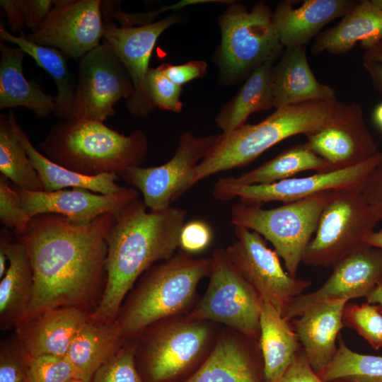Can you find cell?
<instances>
[{
    "instance_id": "db71d44e",
    "label": "cell",
    "mask_w": 382,
    "mask_h": 382,
    "mask_svg": "<svg viewBox=\"0 0 382 382\" xmlns=\"http://www.w3.org/2000/svg\"><path fill=\"white\" fill-rule=\"evenodd\" d=\"M364 243L366 245L382 249V229L372 231L366 237Z\"/></svg>"
},
{
    "instance_id": "ba28073f",
    "label": "cell",
    "mask_w": 382,
    "mask_h": 382,
    "mask_svg": "<svg viewBox=\"0 0 382 382\" xmlns=\"http://www.w3.org/2000/svg\"><path fill=\"white\" fill-rule=\"evenodd\" d=\"M331 190L268 209L239 202L231 208V222L234 226L254 231L270 241L283 260L286 272L296 277Z\"/></svg>"
},
{
    "instance_id": "d6a6232c",
    "label": "cell",
    "mask_w": 382,
    "mask_h": 382,
    "mask_svg": "<svg viewBox=\"0 0 382 382\" xmlns=\"http://www.w3.org/2000/svg\"><path fill=\"white\" fill-rule=\"evenodd\" d=\"M306 170L331 171L330 166L305 143L291 146L260 166L235 177H224L236 185H267Z\"/></svg>"
},
{
    "instance_id": "6f0895ef",
    "label": "cell",
    "mask_w": 382,
    "mask_h": 382,
    "mask_svg": "<svg viewBox=\"0 0 382 382\" xmlns=\"http://www.w3.org/2000/svg\"><path fill=\"white\" fill-rule=\"evenodd\" d=\"M68 382H83V381L78 378H74Z\"/></svg>"
},
{
    "instance_id": "83f0119b",
    "label": "cell",
    "mask_w": 382,
    "mask_h": 382,
    "mask_svg": "<svg viewBox=\"0 0 382 382\" xmlns=\"http://www.w3.org/2000/svg\"><path fill=\"white\" fill-rule=\"evenodd\" d=\"M8 115L16 137L26 151L30 161L39 176L43 191L53 192L66 187H78L96 193L111 195L123 188L116 183V180L120 178L116 174L85 175L52 161L34 147L17 122L12 110Z\"/></svg>"
},
{
    "instance_id": "8fae6325",
    "label": "cell",
    "mask_w": 382,
    "mask_h": 382,
    "mask_svg": "<svg viewBox=\"0 0 382 382\" xmlns=\"http://www.w3.org/2000/svg\"><path fill=\"white\" fill-rule=\"evenodd\" d=\"M234 233L236 241L225 248L228 258L261 299L283 316L291 301L303 294L311 282L289 275L279 255L258 233L240 226H234Z\"/></svg>"
},
{
    "instance_id": "ffe728a7",
    "label": "cell",
    "mask_w": 382,
    "mask_h": 382,
    "mask_svg": "<svg viewBox=\"0 0 382 382\" xmlns=\"http://www.w3.org/2000/svg\"><path fill=\"white\" fill-rule=\"evenodd\" d=\"M89 316L75 307L47 308L21 320L15 333L30 357H65Z\"/></svg>"
},
{
    "instance_id": "52a82bcc",
    "label": "cell",
    "mask_w": 382,
    "mask_h": 382,
    "mask_svg": "<svg viewBox=\"0 0 382 382\" xmlns=\"http://www.w3.org/2000/svg\"><path fill=\"white\" fill-rule=\"evenodd\" d=\"M221 41L218 53L220 79L232 84L250 76L262 64L276 60L284 47L263 1L248 11L233 4L219 18Z\"/></svg>"
},
{
    "instance_id": "f907efd6",
    "label": "cell",
    "mask_w": 382,
    "mask_h": 382,
    "mask_svg": "<svg viewBox=\"0 0 382 382\" xmlns=\"http://www.w3.org/2000/svg\"><path fill=\"white\" fill-rule=\"evenodd\" d=\"M363 61L373 62L382 64V39L365 50L363 55Z\"/></svg>"
},
{
    "instance_id": "8992f818",
    "label": "cell",
    "mask_w": 382,
    "mask_h": 382,
    "mask_svg": "<svg viewBox=\"0 0 382 382\" xmlns=\"http://www.w3.org/2000/svg\"><path fill=\"white\" fill-rule=\"evenodd\" d=\"M216 323L178 316L158 321L137 338L136 364L145 382H183L202 364L219 332Z\"/></svg>"
},
{
    "instance_id": "6da1fadb",
    "label": "cell",
    "mask_w": 382,
    "mask_h": 382,
    "mask_svg": "<svg viewBox=\"0 0 382 382\" xmlns=\"http://www.w3.org/2000/svg\"><path fill=\"white\" fill-rule=\"evenodd\" d=\"M114 220L112 214L86 224L57 214L31 218L26 231L16 235L27 248L34 276L24 318L51 308L75 307L90 315L96 309L106 284V236Z\"/></svg>"
},
{
    "instance_id": "603a6c76",
    "label": "cell",
    "mask_w": 382,
    "mask_h": 382,
    "mask_svg": "<svg viewBox=\"0 0 382 382\" xmlns=\"http://www.w3.org/2000/svg\"><path fill=\"white\" fill-rule=\"evenodd\" d=\"M357 3L353 0H306L296 7L295 1H282L272 13V21L284 47L305 46L326 24L345 16Z\"/></svg>"
},
{
    "instance_id": "60d3db41",
    "label": "cell",
    "mask_w": 382,
    "mask_h": 382,
    "mask_svg": "<svg viewBox=\"0 0 382 382\" xmlns=\"http://www.w3.org/2000/svg\"><path fill=\"white\" fill-rule=\"evenodd\" d=\"M8 180L0 175V220L4 227L14 230L16 235H20L26 231L31 217Z\"/></svg>"
},
{
    "instance_id": "74e56055",
    "label": "cell",
    "mask_w": 382,
    "mask_h": 382,
    "mask_svg": "<svg viewBox=\"0 0 382 382\" xmlns=\"http://www.w3.org/2000/svg\"><path fill=\"white\" fill-rule=\"evenodd\" d=\"M74 378H76V372L66 357H28L26 382H68Z\"/></svg>"
},
{
    "instance_id": "2e32d148",
    "label": "cell",
    "mask_w": 382,
    "mask_h": 382,
    "mask_svg": "<svg viewBox=\"0 0 382 382\" xmlns=\"http://www.w3.org/2000/svg\"><path fill=\"white\" fill-rule=\"evenodd\" d=\"M101 4L100 0H54L42 24L25 37L79 62L103 37Z\"/></svg>"
},
{
    "instance_id": "277c9868",
    "label": "cell",
    "mask_w": 382,
    "mask_h": 382,
    "mask_svg": "<svg viewBox=\"0 0 382 382\" xmlns=\"http://www.w3.org/2000/svg\"><path fill=\"white\" fill-rule=\"evenodd\" d=\"M39 147L52 161L80 174L120 178L127 169L140 166L148 144L141 129L124 135L103 122L74 118L55 124Z\"/></svg>"
},
{
    "instance_id": "e575fe53",
    "label": "cell",
    "mask_w": 382,
    "mask_h": 382,
    "mask_svg": "<svg viewBox=\"0 0 382 382\" xmlns=\"http://www.w3.org/2000/svg\"><path fill=\"white\" fill-rule=\"evenodd\" d=\"M318 376L325 382L351 376H382V357L353 352L340 337L334 359Z\"/></svg>"
},
{
    "instance_id": "9f6ffc18",
    "label": "cell",
    "mask_w": 382,
    "mask_h": 382,
    "mask_svg": "<svg viewBox=\"0 0 382 382\" xmlns=\"http://www.w3.org/2000/svg\"><path fill=\"white\" fill-rule=\"evenodd\" d=\"M371 3L382 11V0H371Z\"/></svg>"
},
{
    "instance_id": "cb8c5ba5",
    "label": "cell",
    "mask_w": 382,
    "mask_h": 382,
    "mask_svg": "<svg viewBox=\"0 0 382 382\" xmlns=\"http://www.w3.org/2000/svg\"><path fill=\"white\" fill-rule=\"evenodd\" d=\"M272 86L275 108L336 98L333 88L316 78L308 64L305 46L286 48L273 66Z\"/></svg>"
},
{
    "instance_id": "b9f144b4",
    "label": "cell",
    "mask_w": 382,
    "mask_h": 382,
    "mask_svg": "<svg viewBox=\"0 0 382 382\" xmlns=\"http://www.w3.org/2000/svg\"><path fill=\"white\" fill-rule=\"evenodd\" d=\"M212 238V233L209 226L202 220H193L183 226L179 248L190 255L198 253L208 248Z\"/></svg>"
},
{
    "instance_id": "5bb4252c",
    "label": "cell",
    "mask_w": 382,
    "mask_h": 382,
    "mask_svg": "<svg viewBox=\"0 0 382 382\" xmlns=\"http://www.w3.org/2000/svg\"><path fill=\"white\" fill-rule=\"evenodd\" d=\"M216 137H198L185 132L180 137L175 153L168 162L155 167L130 168L120 178L141 192L149 211L165 210L190 189L194 170L207 154Z\"/></svg>"
},
{
    "instance_id": "ab89813d",
    "label": "cell",
    "mask_w": 382,
    "mask_h": 382,
    "mask_svg": "<svg viewBox=\"0 0 382 382\" xmlns=\"http://www.w3.org/2000/svg\"><path fill=\"white\" fill-rule=\"evenodd\" d=\"M28 354L16 334L0 343V382H26Z\"/></svg>"
},
{
    "instance_id": "30bf717a",
    "label": "cell",
    "mask_w": 382,
    "mask_h": 382,
    "mask_svg": "<svg viewBox=\"0 0 382 382\" xmlns=\"http://www.w3.org/2000/svg\"><path fill=\"white\" fill-rule=\"evenodd\" d=\"M211 259L206 291L186 315L224 324L252 340H258L262 300L232 265L225 248L216 249Z\"/></svg>"
},
{
    "instance_id": "7a4b0ae2",
    "label": "cell",
    "mask_w": 382,
    "mask_h": 382,
    "mask_svg": "<svg viewBox=\"0 0 382 382\" xmlns=\"http://www.w3.org/2000/svg\"><path fill=\"white\" fill-rule=\"evenodd\" d=\"M186 217V210L172 206L163 211L147 212L139 199L115 215L106 236V284L90 320H115L125 299L144 272L175 255Z\"/></svg>"
},
{
    "instance_id": "3957f363",
    "label": "cell",
    "mask_w": 382,
    "mask_h": 382,
    "mask_svg": "<svg viewBox=\"0 0 382 382\" xmlns=\"http://www.w3.org/2000/svg\"><path fill=\"white\" fill-rule=\"evenodd\" d=\"M212 259L183 251L155 264L127 295L115 319L123 340H136L151 325L187 314L197 303L200 281L209 277Z\"/></svg>"
},
{
    "instance_id": "1f68e13d",
    "label": "cell",
    "mask_w": 382,
    "mask_h": 382,
    "mask_svg": "<svg viewBox=\"0 0 382 382\" xmlns=\"http://www.w3.org/2000/svg\"><path fill=\"white\" fill-rule=\"evenodd\" d=\"M0 37L11 42L30 55L53 79L57 88L56 117L62 120L74 119L73 103L76 79L69 69L65 55L59 50L40 45L25 37L23 31L18 36L0 26Z\"/></svg>"
},
{
    "instance_id": "d4e9b609",
    "label": "cell",
    "mask_w": 382,
    "mask_h": 382,
    "mask_svg": "<svg viewBox=\"0 0 382 382\" xmlns=\"http://www.w3.org/2000/svg\"><path fill=\"white\" fill-rule=\"evenodd\" d=\"M381 39L382 11L371 0L360 1L338 24L318 35L311 47V53L343 54L359 42L366 50Z\"/></svg>"
},
{
    "instance_id": "816d5d0a",
    "label": "cell",
    "mask_w": 382,
    "mask_h": 382,
    "mask_svg": "<svg viewBox=\"0 0 382 382\" xmlns=\"http://www.w3.org/2000/svg\"><path fill=\"white\" fill-rule=\"evenodd\" d=\"M330 382H382V376H351Z\"/></svg>"
},
{
    "instance_id": "bcb514c9",
    "label": "cell",
    "mask_w": 382,
    "mask_h": 382,
    "mask_svg": "<svg viewBox=\"0 0 382 382\" xmlns=\"http://www.w3.org/2000/svg\"><path fill=\"white\" fill-rule=\"evenodd\" d=\"M54 0H19L25 27L35 30L46 18Z\"/></svg>"
},
{
    "instance_id": "f6af8a7d",
    "label": "cell",
    "mask_w": 382,
    "mask_h": 382,
    "mask_svg": "<svg viewBox=\"0 0 382 382\" xmlns=\"http://www.w3.org/2000/svg\"><path fill=\"white\" fill-rule=\"evenodd\" d=\"M275 382H325L311 367L300 349L284 374Z\"/></svg>"
},
{
    "instance_id": "44dd1931",
    "label": "cell",
    "mask_w": 382,
    "mask_h": 382,
    "mask_svg": "<svg viewBox=\"0 0 382 382\" xmlns=\"http://www.w3.org/2000/svg\"><path fill=\"white\" fill-rule=\"evenodd\" d=\"M251 340L229 328L221 330L207 357L183 382H264Z\"/></svg>"
},
{
    "instance_id": "681fc988",
    "label": "cell",
    "mask_w": 382,
    "mask_h": 382,
    "mask_svg": "<svg viewBox=\"0 0 382 382\" xmlns=\"http://www.w3.org/2000/svg\"><path fill=\"white\" fill-rule=\"evenodd\" d=\"M13 240L10 230L4 227L0 231V278L1 279L6 272L7 256L6 249L7 245Z\"/></svg>"
},
{
    "instance_id": "4dcf8cb0",
    "label": "cell",
    "mask_w": 382,
    "mask_h": 382,
    "mask_svg": "<svg viewBox=\"0 0 382 382\" xmlns=\"http://www.w3.org/2000/svg\"><path fill=\"white\" fill-rule=\"evenodd\" d=\"M274 62L268 61L253 71L235 97L222 107L215 118L222 133H229L245 124L250 114L274 107Z\"/></svg>"
},
{
    "instance_id": "f1b7e54d",
    "label": "cell",
    "mask_w": 382,
    "mask_h": 382,
    "mask_svg": "<svg viewBox=\"0 0 382 382\" xmlns=\"http://www.w3.org/2000/svg\"><path fill=\"white\" fill-rule=\"evenodd\" d=\"M258 340L264 382H275L294 359L299 340L289 321L265 301L261 305Z\"/></svg>"
},
{
    "instance_id": "ac0fdd59",
    "label": "cell",
    "mask_w": 382,
    "mask_h": 382,
    "mask_svg": "<svg viewBox=\"0 0 382 382\" xmlns=\"http://www.w3.org/2000/svg\"><path fill=\"white\" fill-rule=\"evenodd\" d=\"M329 278L317 290L294 298L283 317H299L310 306L326 300L366 296L382 280V249L364 245L333 267Z\"/></svg>"
},
{
    "instance_id": "484cf974",
    "label": "cell",
    "mask_w": 382,
    "mask_h": 382,
    "mask_svg": "<svg viewBox=\"0 0 382 382\" xmlns=\"http://www.w3.org/2000/svg\"><path fill=\"white\" fill-rule=\"evenodd\" d=\"M8 266L0 281V328L14 329L24 318L30 306L34 276L25 246L18 239L6 247Z\"/></svg>"
},
{
    "instance_id": "8d00e7d4",
    "label": "cell",
    "mask_w": 382,
    "mask_h": 382,
    "mask_svg": "<svg viewBox=\"0 0 382 382\" xmlns=\"http://www.w3.org/2000/svg\"><path fill=\"white\" fill-rule=\"evenodd\" d=\"M137 339L127 342L94 374L91 382H145L136 364Z\"/></svg>"
},
{
    "instance_id": "f35d334b",
    "label": "cell",
    "mask_w": 382,
    "mask_h": 382,
    "mask_svg": "<svg viewBox=\"0 0 382 382\" xmlns=\"http://www.w3.org/2000/svg\"><path fill=\"white\" fill-rule=\"evenodd\" d=\"M145 90L154 108L174 112L182 110L181 86L173 83L158 67L149 69L145 77Z\"/></svg>"
},
{
    "instance_id": "7bdbcfd3",
    "label": "cell",
    "mask_w": 382,
    "mask_h": 382,
    "mask_svg": "<svg viewBox=\"0 0 382 382\" xmlns=\"http://www.w3.org/2000/svg\"><path fill=\"white\" fill-rule=\"evenodd\" d=\"M158 68L180 86L192 79L203 77L207 71V63L201 60H193L180 65L162 64Z\"/></svg>"
},
{
    "instance_id": "ee69618b",
    "label": "cell",
    "mask_w": 382,
    "mask_h": 382,
    "mask_svg": "<svg viewBox=\"0 0 382 382\" xmlns=\"http://www.w3.org/2000/svg\"><path fill=\"white\" fill-rule=\"evenodd\" d=\"M361 191L369 205L382 222V162L368 175Z\"/></svg>"
},
{
    "instance_id": "7402d4cb",
    "label": "cell",
    "mask_w": 382,
    "mask_h": 382,
    "mask_svg": "<svg viewBox=\"0 0 382 382\" xmlns=\"http://www.w3.org/2000/svg\"><path fill=\"white\" fill-rule=\"evenodd\" d=\"M347 299L322 301L308 307L293 322L305 357L318 375L334 359L336 340L344 327L343 311Z\"/></svg>"
},
{
    "instance_id": "f546056e",
    "label": "cell",
    "mask_w": 382,
    "mask_h": 382,
    "mask_svg": "<svg viewBox=\"0 0 382 382\" xmlns=\"http://www.w3.org/2000/svg\"><path fill=\"white\" fill-rule=\"evenodd\" d=\"M125 343L115 320L97 323L89 318L78 332L65 357L72 365L76 378L91 382L96 371Z\"/></svg>"
},
{
    "instance_id": "c3c4849f",
    "label": "cell",
    "mask_w": 382,
    "mask_h": 382,
    "mask_svg": "<svg viewBox=\"0 0 382 382\" xmlns=\"http://www.w3.org/2000/svg\"><path fill=\"white\" fill-rule=\"evenodd\" d=\"M363 66L368 73L374 88L382 96V64L363 61Z\"/></svg>"
},
{
    "instance_id": "e0dca14e",
    "label": "cell",
    "mask_w": 382,
    "mask_h": 382,
    "mask_svg": "<svg viewBox=\"0 0 382 382\" xmlns=\"http://www.w3.org/2000/svg\"><path fill=\"white\" fill-rule=\"evenodd\" d=\"M180 20L171 14L151 23L138 26H117L112 20L104 23L103 41L107 42L127 70L134 89L126 100L127 111L133 116L146 117L154 109L145 90L149 62L161 34Z\"/></svg>"
},
{
    "instance_id": "7dc6e473",
    "label": "cell",
    "mask_w": 382,
    "mask_h": 382,
    "mask_svg": "<svg viewBox=\"0 0 382 382\" xmlns=\"http://www.w3.org/2000/svg\"><path fill=\"white\" fill-rule=\"evenodd\" d=\"M0 6L6 11L11 30L13 33L23 31L25 24L19 0H1Z\"/></svg>"
},
{
    "instance_id": "836d02e7",
    "label": "cell",
    "mask_w": 382,
    "mask_h": 382,
    "mask_svg": "<svg viewBox=\"0 0 382 382\" xmlns=\"http://www.w3.org/2000/svg\"><path fill=\"white\" fill-rule=\"evenodd\" d=\"M0 171L19 189L43 190L39 176L13 131L8 115L4 113L0 114Z\"/></svg>"
},
{
    "instance_id": "4316f807",
    "label": "cell",
    "mask_w": 382,
    "mask_h": 382,
    "mask_svg": "<svg viewBox=\"0 0 382 382\" xmlns=\"http://www.w3.org/2000/svg\"><path fill=\"white\" fill-rule=\"evenodd\" d=\"M0 109L24 107L47 117L57 109L56 96L46 94L36 83L28 81L23 69L25 52L0 42Z\"/></svg>"
},
{
    "instance_id": "9a60e30c",
    "label": "cell",
    "mask_w": 382,
    "mask_h": 382,
    "mask_svg": "<svg viewBox=\"0 0 382 382\" xmlns=\"http://www.w3.org/2000/svg\"><path fill=\"white\" fill-rule=\"evenodd\" d=\"M306 136V144L328 163L331 170L358 165L378 152L357 103H345L335 98L325 123Z\"/></svg>"
},
{
    "instance_id": "11a10c76",
    "label": "cell",
    "mask_w": 382,
    "mask_h": 382,
    "mask_svg": "<svg viewBox=\"0 0 382 382\" xmlns=\"http://www.w3.org/2000/svg\"><path fill=\"white\" fill-rule=\"evenodd\" d=\"M374 119L378 127L382 128V103L377 105L374 112Z\"/></svg>"
},
{
    "instance_id": "4fadbf2b",
    "label": "cell",
    "mask_w": 382,
    "mask_h": 382,
    "mask_svg": "<svg viewBox=\"0 0 382 382\" xmlns=\"http://www.w3.org/2000/svg\"><path fill=\"white\" fill-rule=\"evenodd\" d=\"M134 93L133 83L125 65L112 47L103 41L79 61L74 117L104 122L115 115L114 105L119 100H127Z\"/></svg>"
},
{
    "instance_id": "d6986e66",
    "label": "cell",
    "mask_w": 382,
    "mask_h": 382,
    "mask_svg": "<svg viewBox=\"0 0 382 382\" xmlns=\"http://www.w3.org/2000/svg\"><path fill=\"white\" fill-rule=\"evenodd\" d=\"M16 190L31 218L42 214H57L80 224H88L105 214L115 215L139 197V190L132 187H123L111 195L78 187L53 192Z\"/></svg>"
},
{
    "instance_id": "5b68a950",
    "label": "cell",
    "mask_w": 382,
    "mask_h": 382,
    "mask_svg": "<svg viewBox=\"0 0 382 382\" xmlns=\"http://www.w3.org/2000/svg\"><path fill=\"white\" fill-rule=\"evenodd\" d=\"M334 99L276 108L257 124L245 123L229 133L216 136L212 148L194 170L190 188L209 176L250 163L290 137L318 129L326 121Z\"/></svg>"
},
{
    "instance_id": "d590c367",
    "label": "cell",
    "mask_w": 382,
    "mask_h": 382,
    "mask_svg": "<svg viewBox=\"0 0 382 382\" xmlns=\"http://www.w3.org/2000/svg\"><path fill=\"white\" fill-rule=\"evenodd\" d=\"M343 325L354 329L375 349L382 347V313L371 303H347L342 316Z\"/></svg>"
},
{
    "instance_id": "7c38bea8",
    "label": "cell",
    "mask_w": 382,
    "mask_h": 382,
    "mask_svg": "<svg viewBox=\"0 0 382 382\" xmlns=\"http://www.w3.org/2000/svg\"><path fill=\"white\" fill-rule=\"evenodd\" d=\"M382 162V152L358 165L301 178H290L267 185H236L221 177L215 183L212 195L221 201L236 197L250 206L262 207L272 202L284 204L300 200L319 192L342 188L361 190L370 173Z\"/></svg>"
},
{
    "instance_id": "9c48e42d",
    "label": "cell",
    "mask_w": 382,
    "mask_h": 382,
    "mask_svg": "<svg viewBox=\"0 0 382 382\" xmlns=\"http://www.w3.org/2000/svg\"><path fill=\"white\" fill-rule=\"evenodd\" d=\"M379 221L361 190H332L302 262L315 267H333L366 245V237Z\"/></svg>"
},
{
    "instance_id": "f5cc1de1",
    "label": "cell",
    "mask_w": 382,
    "mask_h": 382,
    "mask_svg": "<svg viewBox=\"0 0 382 382\" xmlns=\"http://www.w3.org/2000/svg\"><path fill=\"white\" fill-rule=\"evenodd\" d=\"M369 303H378L382 308V280L366 296Z\"/></svg>"
}]
</instances>
